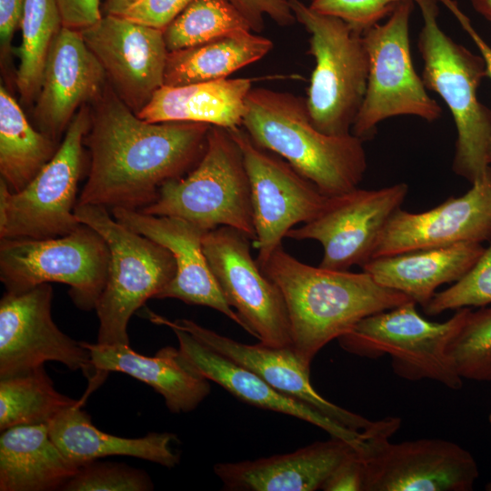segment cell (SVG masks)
Returning a JSON list of instances; mask_svg holds the SVG:
<instances>
[{
    "label": "cell",
    "instance_id": "cell-29",
    "mask_svg": "<svg viewBox=\"0 0 491 491\" xmlns=\"http://www.w3.org/2000/svg\"><path fill=\"white\" fill-rule=\"evenodd\" d=\"M273 46L269 38L250 32L168 52L164 85L177 86L228 78L266 56Z\"/></svg>",
    "mask_w": 491,
    "mask_h": 491
},
{
    "label": "cell",
    "instance_id": "cell-26",
    "mask_svg": "<svg viewBox=\"0 0 491 491\" xmlns=\"http://www.w3.org/2000/svg\"><path fill=\"white\" fill-rule=\"evenodd\" d=\"M252 78H225L185 85H162L136 115L149 123H204L242 126Z\"/></svg>",
    "mask_w": 491,
    "mask_h": 491
},
{
    "label": "cell",
    "instance_id": "cell-8",
    "mask_svg": "<svg viewBox=\"0 0 491 491\" xmlns=\"http://www.w3.org/2000/svg\"><path fill=\"white\" fill-rule=\"evenodd\" d=\"M416 305L410 300L363 318L337 338L339 346L365 358L388 355L394 373L401 378L430 379L450 389H460L463 379L452 365L447 346L471 308H459L449 319L437 323L421 316Z\"/></svg>",
    "mask_w": 491,
    "mask_h": 491
},
{
    "label": "cell",
    "instance_id": "cell-30",
    "mask_svg": "<svg viewBox=\"0 0 491 491\" xmlns=\"http://www.w3.org/2000/svg\"><path fill=\"white\" fill-rule=\"evenodd\" d=\"M58 147V142L30 125L20 105L1 85L0 173L10 191L23 189Z\"/></svg>",
    "mask_w": 491,
    "mask_h": 491
},
{
    "label": "cell",
    "instance_id": "cell-4",
    "mask_svg": "<svg viewBox=\"0 0 491 491\" xmlns=\"http://www.w3.org/2000/svg\"><path fill=\"white\" fill-rule=\"evenodd\" d=\"M421 10L423 27L417 46L424 61L422 80L449 108L456 128L453 171L471 185L491 170L487 150L491 136V108L477 98L486 76L481 55L449 37L439 26L438 0H413Z\"/></svg>",
    "mask_w": 491,
    "mask_h": 491
},
{
    "label": "cell",
    "instance_id": "cell-48",
    "mask_svg": "<svg viewBox=\"0 0 491 491\" xmlns=\"http://www.w3.org/2000/svg\"><path fill=\"white\" fill-rule=\"evenodd\" d=\"M300 1H303V2H304V1H309V2L311 3V2L314 1V0H300Z\"/></svg>",
    "mask_w": 491,
    "mask_h": 491
},
{
    "label": "cell",
    "instance_id": "cell-37",
    "mask_svg": "<svg viewBox=\"0 0 491 491\" xmlns=\"http://www.w3.org/2000/svg\"><path fill=\"white\" fill-rule=\"evenodd\" d=\"M407 0H314L309 6L325 15L345 21L353 30L362 34L389 16Z\"/></svg>",
    "mask_w": 491,
    "mask_h": 491
},
{
    "label": "cell",
    "instance_id": "cell-7",
    "mask_svg": "<svg viewBox=\"0 0 491 491\" xmlns=\"http://www.w3.org/2000/svg\"><path fill=\"white\" fill-rule=\"evenodd\" d=\"M288 3L310 35L308 53L316 62L306 98L312 123L326 135L350 134L367 84L369 60L363 35L303 1Z\"/></svg>",
    "mask_w": 491,
    "mask_h": 491
},
{
    "label": "cell",
    "instance_id": "cell-3",
    "mask_svg": "<svg viewBox=\"0 0 491 491\" xmlns=\"http://www.w3.org/2000/svg\"><path fill=\"white\" fill-rule=\"evenodd\" d=\"M242 127L256 145L281 156L326 196L348 193L363 180L364 140L352 133L330 135L318 130L299 95L253 87Z\"/></svg>",
    "mask_w": 491,
    "mask_h": 491
},
{
    "label": "cell",
    "instance_id": "cell-11",
    "mask_svg": "<svg viewBox=\"0 0 491 491\" xmlns=\"http://www.w3.org/2000/svg\"><path fill=\"white\" fill-rule=\"evenodd\" d=\"M110 251L99 233L81 224L68 235L45 238H4L0 278L7 292L19 293L57 282L82 310L95 309L105 288Z\"/></svg>",
    "mask_w": 491,
    "mask_h": 491
},
{
    "label": "cell",
    "instance_id": "cell-35",
    "mask_svg": "<svg viewBox=\"0 0 491 491\" xmlns=\"http://www.w3.org/2000/svg\"><path fill=\"white\" fill-rule=\"evenodd\" d=\"M491 304V243L474 266L450 287L436 292L423 307L428 316L463 307L486 306Z\"/></svg>",
    "mask_w": 491,
    "mask_h": 491
},
{
    "label": "cell",
    "instance_id": "cell-39",
    "mask_svg": "<svg viewBox=\"0 0 491 491\" xmlns=\"http://www.w3.org/2000/svg\"><path fill=\"white\" fill-rule=\"evenodd\" d=\"M192 1L140 0L122 16L164 31Z\"/></svg>",
    "mask_w": 491,
    "mask_h": 491
},
{
    "label": "cell",
    "instance_id": "cell-38",
    "mask_svg": "<svg viewBox=\"0 0 491 491\" xmlns=\"http://www.w3.org/2000/svg\"><path fill=\"white\" fill-rule=\"evenodd\" d=\"M247 21L254 33L264 28L267 15L280 26L292 25L296 20L288 0H227Z\"/></svg>",
    "mask_w": 491,
    "mask_h": 491
},
{
    "label": "cell",
    "instance_id": "cell-47",
    "mask_svg": "<svg viewBox=\"0 0 491 491\" xmlns=\"http://www.w3.org/2000/svg\"><path fill=\"white\" fill-rule=\"evenodd\" d=\"M488 423H489L490 428H491V413H490L489 416H488Z\"/></svg>",
    "mask_w": 491,
    "mask_h": 491
},
{
    "label": "cell",
    "instance_id": "cell-43",
    "mask_svg": "<svg viewBox=\"0 0 491 491\" xmlns=\"http://www.w3.org/2000/svg\"><path fill=\"white\" fill-rule=\"evenodd\" d=\"M443 2L456 15L462 27L469 35L485 63L486 75L491 79V46L480 36V35L472 26L468 17H466L452 0H439Z\"/></svg>",
    "mask_w": 491,
    "mask_h": 491
},
{
    "label": "cell",
    "instance_id": "cell-22",
    "mask_svg": "<svg viewBox=\"0 0 491 491\" xmlns=\"http://www.w3.org/2000/svg\"><path fill=\"white\" fill-rule=\"evenodd\" d=\"M168 327L178 340L184 363L198 375L249 405L294 416L350 443L356 450L361 447L363 432L348 429L307 404L277 391L255 372L209 348L188 332Z\"/></svg>",
    "mask_w": 491,
    "mask_h": 491
},
{
    "label": "cell",
    "instance_id": "cell-44",
    "mask_svg": "<svg viewBox=\"0 0 491 491\" xmlns=\"http://www.w3.org/2000/svg\"><path fill=\"white\" fill-rule=\"evenodd\" d=\"M140 0H105V15L122 16Z\"/></svg>",
    "mask_w": 491,
    "mask_h": 491
},
{
    "label": "cell",
    "instance_id": "cell-33",
    "mask_svg": "<svg viewBox=\"0 0 491 491\" xmlns=\"http://www.w3.org/2000/svg\"><path fill=\"white\" fill-rule=\"evenodd\" d=\"M253 32L227 0H193L163 31L168 52Z\"/></svg>",
    "mask_w": 491,
    "mask_h": 491
},
{
    "label": "cell",
    "instance_id": "cell-27",
    "mask_svg": "<svg viewBox=\"0 0 491 491\" xmlns=\"http://www.w3.org/2000/svg\"><path fill=\"white\" fill-rule=\"evenodd\" d=\"M83 405L79 400L47 424L55 444L76 466L108 456H133L168 468L179 463V456L172 448L175 435L153 432L136 438L110 435L94 426Z\"/></svg>",
    "mask_w": 491,
    "mask_h": 491
},
{
    "label": "cell",
    "instance_id": "cell-16",
    "mask_svg": "<svg viewBox=\"0 0 491 491\" xmlns=\"http://www.w3.org/2000/svg\"><path fill=\"white\" fill-rule=\"evenodd\" d=\"M49 283L24 292H5L0 301V378L28 372L46 361L81 370L90 380L95 370L82 342L63 333L51 315Z\"/></svg>",
    "mask_w": 491,
    "mask_h": 491
},
{
    "label": "cell",
    "instance_id": "cell-2",
    "mask_svg": "<svg viewBox=\"0 0 491 491\" xmlns=\"http://www.w3.org/2000/svg\"><path fill=\"white\" fill-rule=\"evenodd\" d=\"M260 268L282 294L291 346L308 367L325 346L349 332L363 318L412 300L380 286L365 271L312 266L289 255L282 246Z\"/></svg>",
    "mask_w": 491,
    "mask_h": 491
},
{
    "label": "cell",
    "instance_id": "cell-28",
    "mask_svg": "<svg viewBox=\"0 0 491 491\" xmlns=\"http://www.w3.org/2000/svg\"><path fill=\"white\" fill-rule=\"evenodd\" d=\"M51 438L47 425L10 427L0 436V490L59 489L77 472Z\"/></svg>",
    "mask_w": 491,
    "mask_h": 491
},
{
    "label": "cell",
    "instance_id": "cell-34",
    "mask_svg": "<svg viewBox=\"0 0 491 491\" xmlns=\"http://www.w3.org/2000/svg\"><path fill=\"white\" fill-rule=\"evenodd\" d=\"M447 355L462 379L491 382V306L469 311Z\"/></svg>",
    "mask_w": 491,
    "mask_h": 491
},
{
    "label": "cell",
    "instance_id": "cell-9",
    "mask_svg": "<svg viewBox=\"0 0 491 491\" xmlns=\"http://www.w3.org/2000/svg\"><path fill=\"white\" fill-rule=\"evenodd\" d=\"M401 426L388 416L364 431L357 450L363 491H471L479 476L474 456L456 443L421 438L391 443Z\"/></svg>",
    "mask_w": 491,
    "mask_h": 491
},
{
    "label": "cell",
    "instance_id": "cell-25",
    "mask_svg": "<svg viewBox=\"0 0 491 491\" xmlns=\"http://www.w3.org/2000/svg\"><path fill=\"white\" fill-rule=\"evenodd\" d=\"M484 250L479 243H460L376 257L362 268L380 286L401 292L425 307L440 286L462 278Z\"/></svg>",
    "mask_w": 491,
    "mask_h": 491
},
{
    "label": "cell",
    "instance_id": "cell-32",
    "mask_svg": "<svg viewBox=\"0 0 491 491\" xmlns=\"http://www.w3.org/2000/svg\"><path fill=\"white\" fill-rule=\"evenodd\" d=\"M19 26L15 83L22 103L28 105L37 98L50 46L63 26L56 0H25Z\"/></svg>",
    "mask_w": 491,
    "mask_h": 491
},
{
    "label": "cell",
    "instance_id": "cell-13",
    "mask_svg": "<svg viewBox=\"0 0 491 491\" xmlns=\"http://www.w3.org/2000/svg\"><path fill=\"white\" fill-rule=\"evenodd\" d=\"M248 175L256 262L263 266L289 230L316 217L329 196L276 154L256 145L242 127L229 128Z\"/></svg>",
    "mask_w": 491,
    "mask_h": 491
},
{
    "label": "cell",
    "instance_id": "cell-41",
    "mask_svg": "<svg viewBox=\"0 0 491 491\" xmlns=\"http://www.w3.org/2000/svg\"><path fill=\"white\" fill-rule=\"evenodd\" d=\"M363 465L357 450L350 454L330 475L324 491H363Z\"/></svg>",
    "mask_w": 491,
    "mask_h": 491
},
{
    "label": "cell",
    "instance_id": "cell-18",
    "mask_svg": "<svg viewBox=\"0 0 491 491\" xmlns=\"http://www.w3.org/2000/svg\"><path fill=\"white\" fill-rule=\"evenodd\" d=\"M486 241H491V170L463 195L449 197L432 209L410 213L398 208L387 222L373 258Z\"/></svg>",
    "mask_w": 491,
    "mask_h": 491
},
{
    "label": "cell",
    "instance_id": "cell-42",
    "mask_svg": "<svg viewBox=\"0 0 491 491\" xmlns=\"http://www.w3.org/2000/svg\"><path fill=\"white\" fill-rule=\"evenodd\" d=\"M25 0H0V45L2 57L8 55L13 35L20 25Z\"/></svg>",
    "mask_w": 491,
    "mask_h": 491
},
{
    "label": "cell",
    "instance_id": "cell-21",
    "mask_svg": "<svg viewBox=\"0 0 491 491\" xmlns=\"http://www.w3.org/2000/svg\"><path fill=\"white\" fill-rule=\"evenodd\" d=\"M107 82L80 31L62 26L50 46L35 100L38 130L58 142L79 108L96 100Z\"/></svg>",
    "mask_w": 491,
    "mask_h": 491
},
{
    "label": "cell",
    "instance_id": "cell-19",
    "mask_svg": "<svg viewBox=\"0 0 491 491\" xmlns=\"http://www.w3.org/2000/svg\"><path fill=\"white\" fill-rule=\"evenodd\" d=\"M147 315L155 324L174 326L188 332L209 348L255 372L277 391L307 404L348 429L363 432L377 423L323 397L310 382V367L301 362L292 346L274 347L260 342L247 345L190 319L171 321L153 312L148 311Z\"/></svg>",
    "mask_w": 491,
    "mask_h": 491
},
{
    "label": "cell",
    "instance_id": "cell-14",
    "mask_svg": "<svg viewBox=\"0 0 491 491\" xmlns=\"http://www.w3.org/2000/svg\"><path fill=\"white\" fill-rule=\"evenodd\" d=\"M251 238L229 226L206 232L203 250L227 303L260 343L291 346L286 307L278 286L250 253Z\"/></svg>",
    "mask_w": 491,
    "mask_h": 491
},
{
    "label": "cell",
    "instance_id": "cell-40",
    "mask_svg": "<svg viewBox=\"0 0 491 491\" xmlns=\"http://www.w3.org/2000/svg\"><path fill=\"white\" fill-rule=\"evenodd\" d=\"M65 27L82 30L102 17L100 0H56Z\"/></svg>",
    "mask_w": 491,
    "mask_h": 491
},
{
    "label": "cell",
    "instance_id": "cell-24",
    "mask_svg": "<svg viewBox=\"0 0 491 491\" xmlns=\"http://www.w3.org/2000/svg\"><path fill=\"white\" fill-rule=\"evenodd\" d=\"M355 450L350 443L331 436L291 453L218 463L214 472L227 490H321L334 470Z\"/></svg>",
    "mask_w": 491,
    "mask_h": 491
},
{
    "label": "cell",
    "instance_id": "cell-15",
    "mask_svg": "<svg viewBox=\"0 0 491 491\" xmlns=\"http://www.w3.org/2000/svg\"><path fill=\"white\" fill-rule=\"evenodd\" d=\"M408 193L406 183L376 190L356 188L331 196L322 211L286 237L316 240L323 247L319 266L347 271L373 258L376 244L392 215Z\"/></svg>",
    "mask_w": 491,
    "mask_h": 491
},
{
    "label": "cell",
    "instance_id": "cell-10",
    "mask_svg": "<svg viewBox=\"0 0 491 491\" xmlns=\"http://www.w3.org/2000/svg\"><path fill=\"white\" fill-rule=\"evenodd\" d=\"M90 125L85 105L72 118L55 155L20 191L0 180V239H45L68 235L82 223L75 215Z\"/></svg>",
    "mask_w": 491,
    "mask_h": 491
},
{
    "label": "cell",
    "instance_id": "cell-20",
    "mask_svg": "<svg viewBox=\"0 0 491 491\" xmlns=\"http://www.w3.org/2000/svg\"><path fill=\"white\" fill-rule=\"evenodd\" d=\"M114 217L133 231L168 249L175 261V275L156 298H175L189 305L211 307L248 328L227 303L203 250L206 231L178 217L157 216L139 210L112 209Z\"/></svg>",
    "mask_w": 491,
    "mask_h": 491
},
{
    "label": "cell",
    "instance_id": "cell-6",
    "mask_svg": "<svg viewBox=\"0 0 491 491\" xmlns=\"http://www.w3.org/2000/svg\"><path fill=\"white\" fill-rule=\"evenodd\" d=\"M139 211L182 218L206 232L233 227L255 240L248 175L228 129L211 125L196 165L185 176L164 183L156 200Z\"/></svg>",
    "mask_w": 491,
    "mask_h": 491
},
{
    "label": "cell",
    "instance_id": "cell-1",
    "mask_svg": "<svg viewBox=\"0 0 491 491\" xmlns=\"http://www.w3.org/2000/svg\"><path fill=\"white\" fill-rule=\"evenodd\" d=\"M92 105L84 141L90 167L77 204L142 210L164 183L190 172L205 152L210 125L146 122L109 84Z\"/></svg>",
    "mask_w": 491,
    "mask_h": 491
},
{
    "label": "cell",
    "instance_id": "cell-23",
    "mask_svg": "<svg viewBox=\"0 0 491 491\" xmlns=\"http://www.w3.org/2000/svg\"><path fill=\"white\" fill-rule=\"evenodd\" d=\"M88 349L95 370L82 402L104 382L109 372H121L155 389L174 414L195 409L210 394L209 380L187 366L179 350L165 346L154 356L140 355L129 345L82 342Z\"/></svg>",
    "mask_w": 491,
    "mask_h": 491
},
{
    "label": "cell",
    "instance_id": "cell-45",
    "mask_svg": "<svg viewBox=\"0 0 491 491\" xmlns=\"http://www.w3.org/2000/svg\"><path fill=\"white\" fill-rule=\"evenodd\" d=\"M477 13L491 22V0H471Z\"/></svg>",
    "mask_w": 491,
    "mask_h": 491
},
{
    "label": "cell",
    "instance_id": "cell-12",
    "mask_svg": "<svg viewBox=\"0 0 491 491\" xmlns=\"http://www.w3.org/2000/svg\"><path fill=\"white\" fill-rule=\"evenodd\" d=\"M413 0L401 3L383 25L363 33L369 67L366 90L351 133L370 139L382 121L397 115H415L428 122L442 113L431 98L411 57L409 19Z\"/></svg>",
    "mask_w": 491,
    "mask_h": 491
},
{
    "label": "cell",
    "instance_id": "cell-5",
    "mask_svg": "<svg viewBox=\"0 0 491 491\" xmlns=\"http://www.w3.org/2000/svg\"><path fill=\"white\" fill-rule=\"evenodd\" d=\"M75 215L101 235L110 251L106 283L95 306L96 343L129 345L131 316L173 279L175 258L163 246L112 218L105 206L76 204Z\"/></svg>",
    "mask_w": 491,
    "mask_h": 491
},
{
    "label": "cell",
    "instance_id": "cell-46",
    "mask_svg": "<svg viewBox=\"0 0 491 491\" xmlns=\"http://www.w3.org/2000/svg\"><path fill=\"white\" fill-rule=\"evenodd\" d=\"M487 162L489 165H491V136H490L488 150H487Z\"/></svg>",
    "mask_w": 491,
    "mask_h": 491
},
{
    "label": "cell",
    "instance_id": "cell-31",
    "mask_svg": "<svg viewBox=\"0 0 491 491\" xmlns=\"http://www.w3.org/2000/svg\"><path fill=\"white\" fill-rule=\"evenodd\" d=\"M79 400L59 393L44 366L0 378V431L27 425H47Z\"/></svg>",
    "mask_w": 491,
    "mask_h": 491
},
{
    "label": "cell",
    "instance_id": "cell-36",
    "mask_svg": "<svg viewBox=\"0 0 491 491\" xmlns=\"http://www.w3.org/2000/svg\"><path fill=\"white\" fill-rule=\"evenodd\" d=\"M154 485L144 471L125 464L91 461L65 483V491H148Z\"/></svg>",
    "mask_w": 491,
    "mask_h": 491
},
{
    "label": "cell",
    "instance_id": "cell-17",
    "mask_svg": "<svg viewBox=\"0 0 491 491\" xmlns=\"http://www.w3.org/2000/svg\"><path fill=\"white\" fill-rule=\"evenodd\" d=\"M80 33L115 93L137 115L164 85L168 50L163 30L105 15Z\"/></svg>",
    "mask_w": 491,
    "mask_h": 491
}]
</instances>
